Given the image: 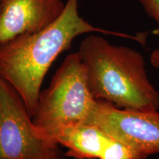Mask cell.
Segmentation results:
<instances>
[{
    "mask_svg": "<svg viewBox=\"0 0 159 159\" xmlns=\"http://www.w3.org/2000/svg\"><path fill=\"white\" fill-rule=\"evenodd\" d=\"M99 159H134V156L127 145L111 137Z\"/></svg>",
    "mask_w": 159,
    "mask_h": 159,
    "instance_id": "cell-8",
    "label": "cell"
},
{
    "mask_svg": "<svg viewBox=\"0 0 159 159\" xmlns=\"http://www.w3.org/2000/svg\"><path fill=\"white\" fill-rule=\"evenodd\" d=\"M90 33L116 35L146 44V33L131 35L91 25L78 13V0H67L63 14L48 27L0 43V76L21 97L31 117L34 114L43 80L58 55L73 40Z\"/></svg>",
    "mask_w": 159,
    "mask_h": 159,
    "instance_id": "cell-1",
    "label": "cell"
},
{
    "mask_svg": "<svg viewBox=\"0 0 159 159\" xmlns=\"http://www.w3.org/2000/svg\"><path fill=\"white\" fill-rule=\"evenodd\" d=\"M96 102L80 55L71 53L55 71L48 88L40 93L32 116L33 125L40 135L55 142L63 129L86 124Z\"/></svg>",
    "mask_w": 159,
    "mask_h": 159,
    "instance_id": "cell-3",
    "label": "cell"
},
{
    "mask_svg": "<svg viewBox=\"0 0 159 159\" xmlns=\"http://www.w3.org/2000/svg\"><path fill=\"white\" fill-rule=\"evenodd\" d=\"M86 124L95 125L111 138L122 142L134 159L159 153V112L119 108L97 100Z\"/></svg>",
    "mask_w": 159,
    "mask_h": 159,
    "instance_id": "cell-5",
    "label": "cell"
},
{
    "mask_svg": "<svg viewBox=\"0 0 159 159\" xmlns=\"http://www.w3.org/2000/svg\"><path fill=\"white\" fill-rule=\"evenodd\" d=\"M77 52L95 99L122 108L158 110L159 92L149 80L140 52L97 35L83 39Z\"/></svg>",
    "mask_w": 159,
    "mask_h": 159,
    "instance_id": "cell-2",
    "label": "cell"
},
{
    "mask_svg": "<svg viewBox=\"0 0 159 159\" xmlns=\"http://www.w3.org/2000/svg\"><path fill=\"white\" fill-rule=\"evenodd\" d=\"M61 0H0V43L42 30L61 17Z\"/></svg>",
    "mask_w": 159,
    "mask_h": 159,
    "instance_id": "cell-6",
    "label": "cell"
},
{
    "mask_svg": "<svg viewBox=\"0 0 159 159\" xmlns=\"http://www.w3.org/2000/svg\"><path fill=\"white\" fill-rule=\"evenodd\" d=\"M150 62L152 66L159 69V47L154 49L151 53Z\"/></svg>",
    "mask_w": 159,
    "mask_h": 159,
    "instance_id": "cell-10",
    "label": "cell"
},
{
    "mask_svg": "<svg viewBox=\"0 0 159 159\" xmlns=\"http://www.w3.org/2000/svg\"><path fill=\"white\" fill-rule=\"evenodd\" d=\"M0 159H62L59 144L39 134L21 97L1 76Z\"/></svg>",
    "mask_w": 159,
    "mask_h": 159,
    "instance_id": "cell-4",
    "label": "cell"
},
{
    "mask_svg": "<svg viewBox=\"0 0 159 159\" xmlns=\"http://www.w3.org/2000/svg\"><path fill=\"white\" fill-rule=\"evenodd\" d=\"M144 7L145 12L156 21V29L152 31L153 35L159 36V0H139Z\"/></svg>",
    "mask_w": 159,
    "mask_h": 159,
    "instance_id": "cell-9",
    "label": "cell"
},
{
    "mask_svg": "<svg viewBox=\"0 0 159 159\" xmlns=\"http://www.w3.org/2000/svg\"><path fill=\"white\" fill-rule=\"evenodd\" d=\"M110 138L98 127L82 124L61 130L55 141L66 148V156L75 159H96L99 158Z\"/></svg>",
    "mask_w": 159,
    "mask_h": 159,
    "instance_id": "cell-7",
    "label": "cell"
}]
</instances>
